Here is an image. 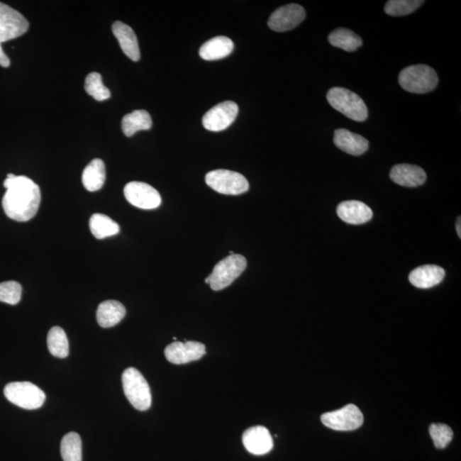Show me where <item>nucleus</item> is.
<instances>
[{
	"label": "nucleus",
	"instance_id": "nucleus-8",
	"mask_svg": "<svg viewBox=\"0 0 461 461\" xmlns=\"http://www.w3.org/2000/svg\"><path fill=\"white\" fill-rule=\"evenodd\" d=\"M208 186L219 194L240 195L249 190L248 180L237 172L217 170L209 172L205 177Z\"/></svg>",
	"mask_w": 461,
	"mask_h": 461
},
{
	"label": "nucleus",
	"instance_id": "nucleus-28",
	"mask_svg": "<svg viewBox=\"0 0 461 461\" xmlns=\"http://www.w3.org/2000/svg\"><path fill=\"white\" fill-rule=\"evenodd\" d=\"M85 89L97 101H104L111 97V91L104 85L101 74L99 73L92 72L87 75Z\"/></svg>",
	"mask_w": 461,
	"mask_h": 461
},
{
	"label": "nucleus",
	"instance_id": "nucleus-16",
	"mask_svg": "<svg viewBox=\"0 0 461 461\" xmlns=\"http://www.w3.org/2000/svg\"><path fill=\"white\" fill-rule=\"evenodd\" d=\"M334 144L338 149L352 156H360L369 148L367 138L343 128L335 131Z\"/></svg>",
	"mask_w": 461,
	"mask_h": 461
},
{
	"label": "nucleus",
	"instance_id": "nucleus-27",
	"mask_svg": "<svg viewBox=\"0 0 461 461\" xmlns=\"http://www.w3.org/2000/svg\"><path fill=\"white\" fill-rule=\"evenodd\" d=\"M61 455L64 461H82V443L79 435L70 433L61 442Z\"/></svg>",
	"mask_w": 461,
	"mask_h": 461
},
{
	"label": "nucleus",
	"instance_id": "nucleus-20",
	"mask_svg": "<svg viewBox=\"0 0 461 461\" xmlns=\"http://www.w3.org/2000/svg\"><path fill=\"white\" fill-rule=\"evenodd\" d=\"M233 48V42L228 37H213L201 46L199 55L206 61L220 60L228 57Z\"/></svg>",
	"mask_w": 461,
	"mask_h": 461
},
{
	"label": "nucleus",
	"instance_id": "nucleus-22",
	"mask_svg": "<svg viewBox=\"0 0 461 461\" xmlns=\"http://www.w3.org/2000/svg\"><path fill=\"white\" fill-rule=\"evenodd\" d=\"M106 179V165L101 159H94L88 165L82 173V183L87 191H96L101 189Z\"/></svg>",
	"mask_w": 461,
	"mask_h": 461
},
{
	"label": "nucleus",
	"instance_id": "nucleus-18",
	"mask_svg": "<svg viewBox=\"0 0 461 461\" xmlns=\"http://www.w3.org/2000/svg\"><path fill=\"white\" fill-rule=\"evenodd\" d=\"M112 31L126 56L134 62L140 60V46H138L135 33L132 28L123 23L116 22L112 25Z\"/></svg>",
	"mask_w": 461,
	"mask_h": 461
},
{
	"label": "nucleus",
	"instance_id": "nucleus-10",
	"mask_svg": "<svg viewBox=\"0 0 461 461\" xmlns=\"http://www.w3.org/2000/svg\"><path fill=\"white\" fill-rule=\"evenodd\" d=\"M124 195L128 203L142 209H157L162 204L159 192L144 182H132L126 184Z\"/></svg>",
	"mask_w": 461,
	"mask_h": 461
},
{
	"label": "nucleus",
	"instance_id": "nucleus-17",
	"mask_svg": "<svg viewBox=\"0 0 461 461\" xmlns=\"http://www.w3.org/2000/svg\"><path fill=\"white\" fill-rule=\"evenodd\" d=\"M389 177L400 186L405 187H417L425 184L426 174L421 167L411 165H398L394 166L389 173Z\"/></svg>",
	"mask_w": 461,
	"mask_h": 461
},
{
	"label": "nucleus",
	"instance_id": "nucleus-11",
	"mask_svg": "<svg viewBox=\"0 0 461 461\" xmlns=\"http://www.w3.org/2000/svg\"><path fill=\"white\" fill-rule=\"evenodd\" d=\"M238 114V106L233 101L222 102L213 106L203 117L205 129L221 132L230 127Z\"/></svg>",
	"mask_w": 461,
	"mask_h": 461
},
{
	"label": "nucleus",
	"instance_id": "nucleus-21",
	"mask_svg": "<svg viewBox=\"0 0 461 461\" xmlns=\"http://www.w3.org/2000/svg\"><path fill=\"white\" fill-rule=\"evenodd\" d=\"M126 309L118 301L108 300L99 305L97 321L103 328H113L126 316Z\"/></svg>",
	"mask_w": 461,
	"mask_h": 461
},
{
	"label": "nucleus",
	"instance_id": "nucleus-24",
	"mask_svg": "<svg viewBox=\"0 0 461 461\" xmlns=\"http://www.w3.org/2000/svg\"><path fill=\"white\" fill-rule=\"evenodd\" d=\"M91 233L98 240H103L116 235L120 232V226L115 221L103 213H94L90 218Z\"/></svg>",
	"mask_w": 461,
	"mask_h": 461
},
{
	"label": "nucleus",
	"instance_id": "nucleus-32",
	"mask_svg": "<svg viewBox=\"0 0 461 461\" xmlns=\"http://www.w3.org/2000/svg\"><path fill=\"white\" fill-rule=\"evenodd\" d=\"M461 221H460V217L458 218V221H457L456 223V230H457V234H458L459 238H461Z\"/></svg>",
	"mask_w": 461,
	"mask_h": 461
},
{
	"label": "nucleus",
	"instance_id": "nucleus-33",
	"mask_svg": "<svg viewBox=\"0 0 461 461\" xmlns=\"http://www.w3.org/2000/svg\"><path fill=\"white\" fill-rule=\"evenodd\" d=\"M205 283L209 284V278L207 277L206 279H205Z\"/></svg>",
	"mask_w": 461,
	"mask_h": 461
},
{
	"label": "nucleus",
	"instance_id": "nucleus-12",
	"mask_svg": "<svg viewBox=\"0 0 461 461\" xmlns=\"http://www.w3.org/2000/svg\"><path fill=\"white\" fill-rule=\"evenodd\" d=\"M304 8L296 4L284 6L270 16L267 25L275 32H287L299 26L305 19Z\"/></svg>",
	"mask_w": 461,
	"mask_h": 461
},
{
	"label": "nucleus",
	"instance_id": "nucleus-7",
	"mask_svg": "<svg viewBox=\"0 0 461 461\" xmlns=\"http://www.w3.org/2000/svg\"><path fill=\"white\" fill-rule=\"evenodd\" d=\"M6 399L27 410L41 408L45 401V394L42 389L30 382H13L4 389Z\"/></svg>",
	"mask_w": 461,
	"mask_h": 461
},
{
	"label": "nucleus",
	"instance_id": "nucleus-25",
	"mask_svg": "<svg viewBox=\"0 0 461 461\" xmlns=\"http://www.w3.org/2000/svg\"><path fill=\"white\" fill-rule=\"evenodd\" d=\"M330 44L345 52H355L362 45V40L353 31L347 28H338L328 37Z\"/></svg>",
	"mask_w": 461,
	"mask_h": 461
},
{
	"label": "nucleus",
	"instance_id": "nucleus-14",
	"mask_svg": "<svg viewBox=\"0 0 461 461\" xmlns=\"http://www.w3.org/2000/svg\"><path fill=\"white\" fill-rule=\"evenodd\" d=\"M243 443L250 454L264 455L274 447V440L266 427L254 426L243 434Z\"/></svg>",
	"mask_w": 461,
	"mask_h": 461
},
{
	"label": "nucleus",
	"instance_id": "nucleus-30",
	"mask_svg": "<svg viewBox=\"0 0 461 461\" xmlns=\"http://www.w3.org/2000/svg\"><path fill=\"white\" fill-rule=\"evenodd\" d=\"M22 286L18 282L0 283V301L11 305L18 304L22 297Z\"/></svg>",
	"mask_w": 461,
	"mask_h": 461
},
{
	"label": "nucleus",
	"instance_id": "nucleus-19",
	"mask_svg": "<svg viewBox=\"0 0 461 461\" xmlns=\"http://www.w3.org/2000/svg\"><path fill=\"white\" fill-rule=\"evenodd\" d=\"M445 277L443 268L437 265H425L411 272L409 279L413 287L429 289L438 286Z\"/></svg>",
	"mask_w": 461,
	"mask_h": 461
},
{
	"label": "nucleus",
	"instance_id": "nucleus-9",
	"mask_svg": "<svg viewBox=\"0 0 461 461\" xmlns=\"http://www.w3.org/2000/svg\"><path fill=\"white\" fill-rule=\"evenodd\" d=\"M323 425L338 431H350L363 425L364 417L357 406L349 404L345 408L321 415Z\"/></svg>",
	"mask_w": 461,
	"mask_h": 461
},
{
	"label": "nucleus",
	"instance_id": "nucleus-31",
	"mask_svg": "<svg viewBox=\"0 0 461 461\" xmlns=\"http://www.w3.org/2000/svg\"><path fill=\"white\" fill-rule=\"evenodd\" d=\"M430 435L433 438L435 447L443 450L452 441V431L450 426L444 424H433L430 426Z\"/></svg>",
	"mask_w": 461,
	"mask_h": 461
},
{
	"label": "nucleus",
	"instance_id": "nucleus-5",
	"mask_svg": "<svg viewBox=\"0 0 461 461\" xmlns=\"http://www.w3.org/2000/svg\"><path fill=\"white\" fill-rule=\"evenodd\" d=\"M400 86L411 94H424L433 91L438 87V77L430 66L412 65L401 71Z\"/></svg>",
	"mask_w": 461,
	"mask_h": 461
},
{
	"label": "nucleus",
	"instance_id": "nucleus-6",
	"mask_svg": "<svg viewBox=\"0 0 461 461\" xmlns=\"http://www.w3.org/2000/svg\"><path fill=\"white\" fill-rule=\"evenodd\" d=\"M247 261L241 255L234 254L221 260L209 276V286L213 291H221L230 286L245 271Z\"/></svg>",
	"mask_w": 461,
	"mask_h": 461
},
{
	"label": "nucleus",
	"instance_id": "nucleus-15",
	"mask_svg": "<svg viewBox=\"0 0 461 461\" xmlns=\"http://www.w3.org/2000/svg\"><path fill=\"white\" fill-rule=\"evenodd\" d=\"M338 216L346 223L360 225L366 223L374 216L372 209L360 201H345L338 205Z\"/></svg>",
	"mask_w": 461,
	"mask_h": 461
},
{
	"label": "nucleus",
	"instance_id": "nucleus-23",
	"mask_svg": "<svg viewBox=\"0 0 461 461\" xmlns=\"http://www.w3.org/2000/svg\"><path fill=\"white\" fill-rule=\"evenodd\" d=\"M152 127V117L146 111H134L126 115L121 121V128L126 136L131 137L142 130H149Z\"/></svg>",
	"mask_w": 461,
	"mask_h": 461
},
{
	"label": "nucleus",
	"instance_id": "nucleus-3",
	"mask_svg": "<svg viewBox=\"0 0 461 461\" xmlns=\"http://www.w3.org/2000/svg\"><path fill=\"white\" fill-rule=\"evenodd\" d=\"M328 103L335 110L355 121H366L368 111L362 99L355 92L343 87H333L326 95Z\"/></svg>",
	"mask_w": 461,
	"mask_h": 461
},
{
	"label": "nucleus",
	"instance_id": "nucleus-1",
	"mask_svg": "<svg viewBox=\"0 0 461 461\" xmlns=\"http://www.w3.org/2000/svg\"><path fill=\"white\" fill-rule=\"evenodd\" d=\"M4 187L6 192L2 205L8 217L25 222L35 216L41 201L40 189L37 184L26 176L9 174Z\"/></svg>",
	"mask_w": 461,
	"mask_h": 461
},
{
	"label": "nucleus",
	"instance_id": "nucleus-13",
	"mask_svg": "<svg viewBox=\"0 0 461 461\" xmlns=\"http://www.w3.org/2000/svg\"><path fill=\"white\" fill-rule=\"evenodd\" d=\"M165 354L170 362L182 365L200 360L206 354V348L202 343L176 341L167 345Z\"/></svg>",
	"mask_w": 461,
	"mask_h": 461
},
{
	"label": "nucleus",
	"instance_id": "nucleus-29",
	"mask_svg": "<svg viewBox=\"0 0 461 461\" xmlns=\"http://www.w3.org/2000/svg\"><path fill=\"white\" fill-rule=\"evenodd\" d=\"M424 1L418 0H391L384 6L385 13L391 16H401L413 13Z\"/></svg>",
	"mask_w": 461,
	"mask_h": 461
},
{
	"label": "nucleus",
	"instance_id": "nucleus-26",
	"mask_svg": "<svg viewBox=\"0 0 461 461\" xmlns=\"http://www.w3.org/2000/svg\"><path fill=\"white\" fill-rule=\"evenodd\" d=\"M48 346L50 353L58 358H66L70 353L68 338L64 329L54 326L48 335Z\"/></svg>",
	"mask_w": 461,
	"mask_h": 461
},
{
	"label": "nucleus",
	"instance_id": "nucleus-2",
	"mask_svg": "<svg viewBox=\"0 0 461 461\" xmlns=\"http://www.w3.org/2000/svg\"><path fill=\"white\" fill-rule=\"evenodd\" d=\"M28 28V20L20 12L0 2V65L7 68L11 64L2 44L23 35Z\"/></svg>",
	"mask_w": 461,
	"mask_h": 461
},
{
	"label": "nucleus",
	"instance_id": "nucleus-4",
	"mask_svg": "<svg viewBox=\"0 0 461 461\" xmlns=\"http://www.w3.org/2000/svg\"><path fill=\"white\" fill-rule=\"evenodd\" d=\"M121 381L125 396L133 408L140 411L148 410L152 406V393L141 372L134 367L127 368L121 376Z\"/></svg>",
	"mask_w": 461,
	"mask_h": 461
}]
</instances>
